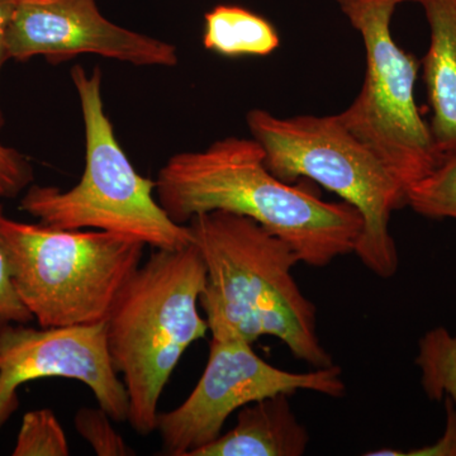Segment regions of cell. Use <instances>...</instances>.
<instances>
[{
    "mask_svg": "<svg viewBox=\"0 0 456 456\" xmlns=\"http://www.w3.org/2000/svg\"><path fill=\"white\" fill-rule=\"evenodd\" d=\"M13 456L70 455L68 437L55 413L51 410L27 412L18 432Z\"/></svg>",
    "mask_w": 456,
    "mask_h": 456,
    "instance_id": "16",
    "label": "cell"
},
{
    "mask_svg": "<svg viewBox=\"0 0 456 456\" xmlns=\"http://www.w3.org/2000/svg\"><path fill=\"white\" fill-rule=\"evenodd\" d=\"M9 60L44 57L51 65L98 55L134 66L178 65L173 44L110 22L97 0H20L7 33Z\"/></svg>",
    "mask_w": 456,
    "mask_h": 456,
    "instance_id": "10",
    "label": "cell"
},
{
    "mask_svg": "<svg viewBox=\"0 0 456 456\" xmlns=\"http://www.w3.org/2000/svg\"><path fill=\"white\" fill-rule=\"evenodd\" d=\"M365 47L364 82L338 113L342 125L369 147L406 187L440 161L428 123L415 101L419 61L398 46L391 31L395 8L419 0H335Z\"/></svg>",
    "mask_w": 456,
    "mask_h": 456,
    "instance_id": "7",
    "label": "cell"
},
{
    "mask_svg": "<svg viewBox=\"0 0 456 456\" xmlns=\"http://www.w3.org/2000/svg\"><path fill=\"white\" fill-rule=\"evenodd\" d=\"M155 194L178 224L212 211L251 218L314 268L354 253L364 226L349 203L326 202L305 184L277 178L253 137H224L203 151L170 156L159 170Z\"/></svg>",
    "mask_w": 456,
    "mask_h": 456,
    "instance_id": "1",
    "label": "cell"
},
{
    "mask_svg": "<svg viewBox=\"0 0 456 456\" xmlns=\"http://www.w3.org/2000/svg\"><path fill=\"white\" fill-rule=\"evenodd\" d=\"M35 182L31 161L22 152L0 142V198L16 200Z\"/></svg>",
    "mask_w": 456,
    "mask_h": 456,
    "instance_id": "18",
    "label": "cell"
},
{
    "mask_svg": "<svg viewBox=\"0 0 456 456\" xmlns=\"http://www.w3.org/2000/svg\"><path fill=\"white\" fill-rule=\"evenodd\" d=\"M55 377L86 384L113 422L128 421V395L108 353L106 322L38 329L18 323L0 332V430L20 406L23 384Z\"/></svg>",
    "mask_w": 456,
    "mask_h": 456,
    "instance_id": "9",
    "label": "cell"
},
{
    "mask_svg": "<svg viewBox=\"0 0 456 456\" xmlns=\"http://www.w3.org/2000/svg\"><path fill=\"white\" fill-rule=\"evenodd\" d=\"M20 0H0V75L3 66L8 61L7 33L12 18L16 12ZM5 126L4 112H3L2 101H0V131Z\"/></svg>",
    "mask_w": 456,
    "mask_h": 456,
    "instance_id": "21",
    "label": "cell"
},
{
    "mask_svg": "<svg viewBox=\"0 0 456 456\" xmlns=\"http://www.w3.org/2000/svg\"><path fill=\"white\" fill-rule=\"evenodd\" d=\"M86 131V167L69 191L51 185L27 188L20 209L40 224L61 230H101L134 237L155 250L193 244L188 224H178L156 198V180L141 175L123 151L104 110L101 68L70 71Z\"/></svg>",
    "mask_w": 456,
    "mask_h": 456,
    "instance_id": "4",
    "label": "cell"
},
{
    "mask_svg": "<svg viewBox=\"0 0 456 456\" xmlns=\"http://www.w3.org/2000/svg\"><path fill=\"white\" fill-rule=\"evenodd\" d=\"M445 399L446 430L443 436L432 445L425 448L401 452V450L380 449L368 452V456H456V410L452 399Z\"/></svg>",
    "mask_w": 456,
    "mask_h": 456,
    "instance_id": "20",
    "label": "cell"
},
{
    "mask_svg": "<svg viewBox=\"0 0 456 456\" xmlns=\"http://www.w3.org/2000/svg\"><path fill=\"white\" fill-rule=\"evenodd\" d=\"M430 27V46L422 60L432 110L435 150L443 156L456 151V0H419Z\"/></svg>",
    "mask_w": 456,
    "mask_h": 456,
    "instance_id": "12",
    "label": "cell"
},
{
    "mask_svg": "<svg viewBox=\"0 0 456 456\" xmlns=\"http://www.w3.org/2000/svg\"><path fill=\"white\" fill-rule=\"evenodd\" d=\"M298 391L344 397L341 368L334 364L292 373L261 359L250 342L212 338L208 362L196 388L180 406L159 412L156 431L163 454L189 456L217 439L236 411L260 399Z\"/></svg>",
    "mask_w": 456,
    "mask_h": 456,
    "instance_id": "8",
    "label": "cell"
},
{
    "mask_svg": "<svg viewBox=\"0 0 456 456\" xmlns=\"http://www.w3.org/2000/svg\"><path fill=\"white\" fill-rule=\"evenodd\" d=\"M207 269L194 244L155 250L119 293L106 321L108 353L125 384L128 424L156 431L159 403L171 374L209 327L198 311Z\"/></svg>",
    "mask_w": 456,
    "mask_h": 456,
    "instance_id": "3",
    "label": "cell"
},
{
    "mask_svg": "<svg viewBox=\"0 0 456 456\" xmlns=\"http://www.w3.org/2000/svg\"><path fill=\"white\" fill-rule=\"evenodd\" d=\"M265 164L285 183L305 178L322 185L362 215L354 253L378 277L397 273V246L389 232L392 212L407 206V189L386 164L332 116L277 117L265 110L246 116Z\"/></svg>",
    "mask_w": 456,
    "mask_h": 456,
    "instance_id": "5",
    "label": "cell"
},
{
    "mask_svg": "<svg viewBox=\"0 0 456 456\" xmlns=\"http://www.w3.org/2000/svg\"><path fill=\"white\" fill-rule=\"evenodd\" d=\"M281 45L275 27L239 5H216L204 16L203 46L226 57L268 56Z\"/></svg>",
    "mask_w": 456,
    "mask_h": 456,
    "instance_id": "13",
    "label": "cell"
},
{
    "mask_svg": "<svg viewBox=\"0 0 456 456\" xmlns=\"http://www.w3.org/2000/svg\"><path fill=\"white\" fill-rule=\"evenodd\" d=\"M407 206L431 220H456V151L439 163L407 191Z\"/></svg>",
    "mask_w": 456,
    "mask_h": 456,
    "instance_id": "15",
    "label": "cell"
},
{
    "mask_svg": "<svg viewBox=\"0 0 456 456\" xmlns=\"http://www.w3.org/2000/svg\"><path fill=\"white\" fill-rule=\"evenodd\" d=\"M33 320L14 288L7 256L0 245V332L18 323L29 325Z\"/></svg>",
    "mask_w": 456,
    "mask_h": 456,
    "instance_id": "19",
    "label": "cell"
},
{
    "mask_svg": "<svg viewBox=\"0 0 456 456\" xmlns=\"http://www.w3.org/2000/svg\"><path fill=\"white\" fill-rule=\"evenodd\" d=\"M289 395H272L240 410L237 424L189 456H301L310 435L290 407Z\"/></svg>",
    "mask_w": 456,
    "mask_h": 456,
    "instance_id": "11",
    "label": "cell"
},
{
    "mask_svg": "<svg viewBox=\"0 0 456 456\" xmlns=\"http://www.w3.org/2000/svg\"><path fill=\"white\" fill-rule=\"evenodd\" d=\"M112 422L110 416L101 407L80 408L74 419L77 434L98 456L134 455V449L116 431Z\"/></svg>",
    "mask_w": 456,
    "mask_h": 456,
    "instance_id": "17",
    "label": "cell"
},
{
    "mask_svg": "<svg viewBox=\"0 0 456 456\" xmlns=\"http://www.w3.org/2000/svg\"><path fill=\"white\" fill-rule=\"evenodd\" d=\"M416 364L426 395L431 401L452 399L456 410V334L444 327L426 332L419 342Z\"/></svg>",
    "mask_w": 456,
    "mask_h": 456,
    "instance_id": "14",
    "label": "cell"
},
{
    "mask_svg": "<svg viewBox=\"0 0 456 456\" xmlns=\"http://www.w3.org/2000/svg\"><path fill=\"white\" fill-rule=\"evenodd\" d=\"M206 265L200 305L212 338L254 344L274 336L311 367L334 365L317 334V310L292 274L298 255L281 237L235 213H200L188 224Z\"/></svg>",
    "mask_w": 456,
    "mask_h": 456,
    "instance_id": "2",
    "label": "cell"
},
{
    "mask_svg": "<svg viewBox=\"0 0 456 456\" xmlns=\"http://www.w3.org/2000/svg\"><path fill=\"white\" fill-rule=\"evenodd\" d=\"M0 245L20 301L41 327L106 322L146 245L101 230H61L8 218Z\"/></svg>",
    "mask_w": 456,
    "mask_h": 456,
    "instance_id": "6",
    "label": "cell"
}]
</instances>
